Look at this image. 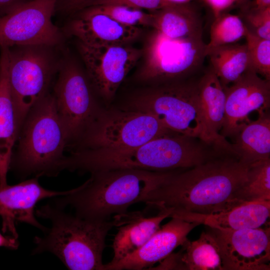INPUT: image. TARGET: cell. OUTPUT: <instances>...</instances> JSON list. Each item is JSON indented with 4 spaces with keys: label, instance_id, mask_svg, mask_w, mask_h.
Instances as JSON below:
<instances>
[{
    "label": "cell",
    "instance_id": "cell-7",
    "mask_svg": "<svg viewBox=\"0 0 270 270\" xmlns=\"http://www.w3.org/2000/svg\"><path fill=\"white\" fill-rule=\"evenodd\" d=\"M206 50L202 36L172 38L154 29L142 50L136 79L154 85L182 80L200 68Z\"/></svg>",
    "mask_w": 270,
    "mask_h": 270
},
{
    "label": "cell",
    "instance_id": "cell-14",
    "mask_svg": "<svg viewBox=\"0 0 270 270\" xmlns=\"http://www.w3.org/2000/svg\"><path fill=\"white\" fill-rule=\"evenodd\" d=\"M224 88L226 102L221 135L234 137L240 127L250 121L248 116L252 112H267L270 103V82L260 78L250 68L230 86Z\"/></svg>",
    "mask_w": 270,
    "mask_h": 270
},
{
    "label": "cell",
    "instance_id": "cell-31",
    "mask_svg": "<svg viewBox=\"0 0 270 270\" xmlns=\"http://www.w3.org/2000/svg\"><path fill=\"white\" fill-rule=\"evenodd\" d=\"M168 4H170L164 0H92L86 3L82 8L94 6L114 4L155 11Z\"/></svg>",
    "mask_w": 270,
    "mask_h": 270
},
{
    "label": "cell",
    "instance_id": "cell-12",
    "mask_svg": "<svg viewBox=\"0 0 270 270\" xmlns=\"http://www.w3.org/2000/svg\"><path fill=\"white\" fill-rule=\"evenodd\" d=\"M78 42L86 73L94 90L105 102L111 101L142 57V50L130 44L90 46Z\"/></svg>",
    "mask_w": 270,
    "mask_h": 270
},
{
    "label": "cell",
    "instance_id": "cell-34",
    "mask_svg": "<svg viewBox=\"0 0 270 270\" xmlns=\"http://www.w3.org/2000/svg\"><path fill=\"white\" fill-rule=\"evenodd\" d=\"M28 0H0V17Z\"/></svg>",
    "mask_w": 270,
    "mask_h": 270
},
{
    "label": "cell",
    "instance_id": "cell-19",
    "mask_svg": "<svg viewBox=\"0 0 270 270\" xmlns=\"http://www.w3.org/2000/svg\"><path fill=\"white\" fill-rule=\"evenodd\" d=\"M199 98L208 144L232 153V144L219 132L225 117L226 95L219 78L210 68L198 80Z\"/></svg>",
    "mask_w": 270,
    "mask_h": 270
},
{
    "label": "cell",
    "instance_id": "cell-10",
    "mask_svg": "<svg viewBox=\"0 0 270 270\" xmlns=\"http://www.w3.org/2000/svg\"><path fill=\"white\" fill-rule=\"evenodd\" d=\"M58 71L52 94L68 136V147L81 137L102 108L86 73L76 62L66 60Z\"/></svg>",
    "mask_w": 270,
    "mask_h": 270
},
{
    "label": "cell",
    "instance_id": "cell-35",
    "mask_svg": "<svg viewBox=\"0 0 270 270\" xmlns=\"http://www.w3.org/2000/svg\"><path fill=\"white\" fill-rule=\"evenodd\" d=\"M18 238L10 236H4L0 232V247L12 250L17 249L19 246Z\"/></svg>",
    "mask_w": 270,
    "mask_h": 270
},
{
    "label": "cell",
    "instance_id": "cell-24",
    "mask_svg": "<svg viewBox=\"0 0 270 270\" xmlns=\"http://www.w3.org/2000/svg\"><path fill=\"white\" fill-rule=\"evenodd\" d=\"M152 14L151 26L172 38L202 36V22L188 4H168Z\"/></svg>",
    "mask_w": 270,
    "mask_h": 270
},
{
    "label": "cell",
    "instance_id": "cell-5",
    "mask_svg": "<svg viewBox=\"0 0 270 270\" xmlns=\"http://www.w3.org/2000/svg\"><path fill=\"white\" fill-rule=\"evenodd\" d=\"M16 142L10 168L22 178L58 174L68 140L52 94H47L28 112Z\"/></svg>",
    "mask_w": 270,
    "mask_h": 270
},
{
    "label": "cell",
    "instance_id": "cell-29",
    "mask_svg": "<svg viewBox=\"0 0 270 270\" xmlns=\"http://www.w3.org/2000/svg\"><path fill=\"white\" fill-rule=\"evenodd\" d=\"M90 7L125 25L151 26L152 14L146 13L139 8L114 4L98 5Z\"/></svg>",
    "mask_w": 270,
    "mask_h": 270
},
{
    "label": "cell",
    "instance_id": "cell-4",
    "mask_svg": "<svg viewBox=\"0 0 270 270\" xmlns=\"http://www.w3.org/2000/svg\"><path fill=\"white\" fill-rule=\"evenodd\" d=\"M36 215L49 220L51 226L42 236L34 238L33 254L52 253L70 270H103L106 238L108 232L117 225L116 220L84 218L50 204L36 209Z\"/></svg>",
    "mask_w": 270,
    "mask_h": 270
},
{
    "label": "cell",
    "instance_id": "cell-16",
    "mask_svg": "<svg viewBox=\"0 0 270 270\" xmlns=\"http://www.w3.org/2000/svg\"><path fill=\"white\" fill-rule=\"evenodd\" d=\"M198 225L194 222L172 218L138 249L114 264H104L103 270L147 269L182 245L188 240V234Z\"/></svg>",
    "mask_w": 270,
    "mask_h": 270
},
{
    "label": "cell",
    "instance_id": "cell-23",
    "mask_svg": "<svg viewBox=\"0 0 270 270\" xmlns=\"http://www.w3.org/2000/svg\"><path fill=\"white\" fill-rule=\"evenodd\" d=\"M258 114L240 127L232 144L234 156L249 165L270 156V116L268 111Z\"/></svg>",
    "mask_w": 270,
    "mask_h": 270
},
{
    "label": "cell",
    "instance_id": "cell-20",
    "mask_svg": "<svg viewBox=\"0 0 270 270\" xmlns=\"http://www.w3.org/2000/svg\"><path fill=\"white\" fill-rule=\"evenodd\" d=\"M0 48V186H4L20 128L8 80V48Z\"/></svg>",
    "mask_w": 270,
    "mask_h": 270
},
{
    "label": "cell",
    "instance_id": "cell-13",
    "mask_svg": "<svg viewBox=\"0 0 270 270\" xmlns=\"http://www.w3.org/2000/svg\"><path fill=\"white\" fill-rule=\"evenodd\" d=\"M219 247L224 270H270V228H210Z\"/></svg>",
    "mask_w": 270,
    "mask_h": 270
},
{
    "label": "cell",
    "instance_id": "cell-28",
    "mask_svg": "<svg viewBox=\"0 0 270 270\" xmlns=\"http://www.w3.org/2000/svg\"><path fill=\"white\" fill-rule=\"evenodd\" d=\"M250 68L270 80V40L261 38L247 28L244 36Z\"/></svg>",
    "mask_w": 270,
    "mask_h": 270
},
{
    "label": "cell",
    "instance_id": "cell-11",
    "mask_svg": "<svg viewBox=\"0 0 270 270\" xmlns=\"http://www.w3.org/2000/svg\"><path fill=\"white\" fill-rule=\"evenodd\" d=\"M58 0H28L0 17V46L60 44L62 34L52 21Z\"/></svg>",
    "mask_w": 270,
    "mask_h": 270
},
{
    "label": "cell",
    "instance_id": "cell-3",
    "mask_svg": "<svg viewBox=\"0 0 270 270\" xmlns=\"http://www.w3.org/2000/svg\"><path fill=\"white\" fill-rule=\"evenodd\" d=\"M176 171L115 170L93 172L81 186L56 199L55 206L63 209L70 206L75 214L84 218L109 220L112 216L126 214L131 205L142 202L148 192Z\"/></svg>",
    "mask_w": 270,
    "mask_h": 270
},
{
    "label": "cell",
    "instance_id": "cell-36",
    "mask_svg": "<svg viewBox=\"0 0 270 270\" xmlns=\"http://www.w3.org/2000/svg\"><path fill=\"white\" fill-rule=\"evenodd\" d=\"M270 7V0H256L254 6L255 10H262Z\"/></svg>",
    "mask_w": 270,
    "mask_h": 270
},
{
    "label": "cell",
    "instance_id": "cell-26",
    "mask_svg": "<svg viewBox=\"0 0 270 270\" xmlns=\"http://www.w3.org/2000/svg\"><path fill=\"white\" fill-rule=\"evenodd\" d=\"M234 200H270V158L250 165L246 180L236 192Z\"/></svg>",
    "mask_w": 270,
    "mask_h": 270
},
{
    "label": "cell",
    "instance_id": "cell-27",
    "mask_svg": "<svg viewBox=\"0 0 270 270\" xmlns=\"http://www.w3.org/2000/svg\"><path fill=\"white\" fill-rule=\"evenodd\" d=\"M246 26L236 15L222 14L214 18L210 30V41L207 49L234 44L244 37Z\"/></svg>",
    "mask_w": 270,
    "mask_h": 270
},
{
    "label": "cell",
    "instance_id": "cell-15",
    "mask_svg": "<svg viewBox=\"0 0 270 270\" xmlns=\"http://www.w3.org/2000/svg\"><path fill=\"white\" fill-rule=\"evenodd\" d=\"M35 176L14 185L0 186V216L3 232L18 238V222L32 226L43 232L46 228L36 218L34 208L40 200L68 194L70 190L54 191L42 187Z\"/></svg>",
    "mask_w": 270,
    "mask_h": 270
},
{
    "label": "cell",
    "instance_id": "cell-8",
    "mask_svg": "<svg viewBox=\"0 0 270 270\" xmlns=\"http://www.w3.org/2000/svg\"><path fill=\"white\" fill-rule=\"evenodd\" d=\"M170 132L148 113L126 108H102L81 137L68 147L72 150L131 148Z\"/></svg>",
    "mask_w": 270,
    "mask_h": 270
},
{
    "label": "cell",
    "instance_id": "cell-30",
    "mask_svg": "<svg viewBox=\"0 0 270 270\" xmlns=\"http://www.w3.org/2000/svg\"><path fill=\"white\" fill-rule=\"evenodd\" d=\"M245 19L250 31L257 36L270 40V7L262 10L251 8L246 11Z\"/></svg>",
    "mask_w": 270,
    "mask_h": 270
},
{
    "label": "cell",
    "instance_id": "cell-18",
    "mask_svg": "<svg viewBox=\"0 0 270 270\" xmlns=\"http://www.w3.org/2000/svg\"><path fill=\"white\" fill-rule=\"evenodd\" d=\"M270 200L240 202L222 211L208 214L182 212L170 218L202 224L210 228L240 230L261 228L268 222Z\"/></svg>",
    "mask_w": 270,
    "mask_h": 270
},
{
    "label": "cell",
    "instance_id": "cell-32",
    "mask_svg": "<svg viewBox=\"0 0 270 270\" xmlns=\"http://www.w3.org/2000/svg\"><path fill=\"white\" fill-rule=\"evenodd\" d=\"M211 8L214 18L240 0H203Z\"/></svg>",
    "mask_w": 270,
    "mask_h": 270
},
{
    "label": "cell",
    "instance_id": "cell-37",
    "mask_svg": "<svg viewBox=\"0 0 270 270\" xmlns=\"http://www.w3.org/2000/svg\"><path fill=\"white\" fill-rule=\"evenodd\" d=\"M168 4H188L191 0H164Z\"/></svg>",
    "mask_w": 270,
    "mask_h": 270
},
{
    "label": "cell",
    "instance_id": "cell-1",
    "mask_svg": "<svg viewBox=\"0 0 270 270\" xmlns=\"http://www.w3.org/2000/svg\"><path fill=\"white\" fill-rule=\"evenodd\" d=\"M250 165L234 155L217 156L184 172H176L152 190L142 202L172 214L220 212L236 204L235 194L247 178Z\"/></svg>",
    "mask_w": 270,
    "mask_h": 270
},
{
    "label": "cell",
    "instance_id": "cell-22",
    "mask_svg": "<svg viewBox=\"0 0 270 270\" xmlns=\"http://www.w3.org/2000/svg\"><path fill=\"white\" fill-rule=\"evenodd\" d=\"M168 212L159 211L153 216L139 214L120 220L118 231L112 244L114 256L108 264H114L142 246L160 228L162 222L170 218Z\"/></svg>",
    "mask_w": 270,
    "mask_h": 270
},
{
    "label": "cell",
    "instance_id": "cell-17",
    "mask_svg": "<svg viewBox=\"0 0 270 270\" xmlns=\"http://www.w3.org/2000/svg\"><path fill=\"white\" fill-rule=\"evenodd\" d=\"M66 26L70 35L90 46L130 44L142 34L139 26L120 24L88 6L80 10Z\"/></svg>",
    "mask_w": 270,
    "mask_h": 270
},
{
    "label": "cell",
    "instance_id": "cell-2",
    "mask_svg": "<svg viewBox=\"0 0 270 270\" xmlns=\"http://www.w3.org/2000/svg\"><path fill=\"white\" fill-rule=\"evenodd\" d=\"M199 138L170 132L140 146L126 148L74 150L58 170L90 174L115 170L166 172L190 168L213 156Z\"/></svg>",
    "mask_w": 270,
    "mask_h": 270
},
{
    "label": "cell",
    "instance_id": "cell-9",
    "mask_svg": "<svg viewBox=\"0 0 270 270\" xmlns=\"http://www.w3.org/2000/svg\"><path fill=\"white\" fill-rule=\"evenodd\" d=\"M48 48H8V80L20 130L30 110L48 94L56 70Z\"/></svg>",
    "mask_w": 270,
    "mask_h": 270
},
{
    "label": "cell",
    "instance_id": "cell-33",
    "mask_svg": "<svg viewBox=\"0 0 270 270\" xmlns=\"http://www.w3.org/2000/svg\"><path fill=\"white\" fill-rule=\"evenodd\" d=\"M62 10L66 12H78L83 8L84 6L92 0H60Z\"/></svg>",
    "mask_w": 270,
    "mask_h": 270
},
{
    "label": "cell",
    "instance_id": "cell-6",
    "mask_svg": "<svg viewBox=\"0 0 270 270\" xmlns=\"http://www.w3.org/2000/svg\"><path fill=\"white\" fill-rule=\"evenodd\" d=\"M124 108L150 114L170 131L208 144L198 81L182 80L154 85L132 95Z\"/></svg>",
    "mask_w": 270,
    "mask_h": 270
},
{
    "label": "cell",
    "instance_id": "cell-25",
    "mask_svg": "<svg viewBox=\"0 0 270 270\" xmlns=\"http://www.w3.org/2000/svg\"><path fill=\"white\" fill-rule=\"evenodd\" d=\"M210 68L223 87L236 81L250 68L246 44H232L214 47L206 50Z\"/></svg>",
    "mask_w": 270,
    "mask_h": 270
},
{
    "label": "cell",
    "instance_id": "cell-21",
    "mask_svg": "<svg viewBox=\"0 0 270 270\" xmlns=\"http://www.w3.org/2000/svg\"><path fill=\"white\" fill-rule=\"evenodd\" d=\"M176 253H172L156 267L158 270H224L218 244L208 230L202 232L198 239L188 240Z\"/></svg>",
    "mask_w": 270,
    "mask_h": 270
}]
</instances>
